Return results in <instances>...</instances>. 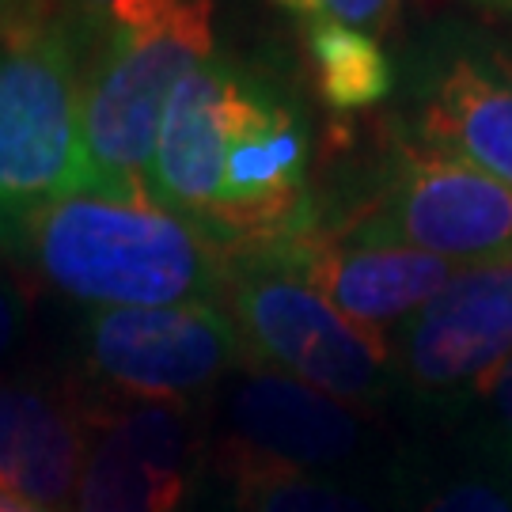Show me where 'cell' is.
I'll return each mask as SVG.
<instances>
[{
	"mask_svg": "<svg viewBox=\"0 0 512 512\" xmlns=\"http://www.w3.org/2000/svg\"><path fill=\"white\" fill-rule=\"evenodd\" d=\"M304 118L274 80L209 57L171 95L148 198L224 251L289 232L315 202Z\"/></svg>",
	"mask_w": 512,
	"mask_h": 512,
	"instance_id": "1",
	"label": "cell"
},
{
	"mask_svg": "<svg viewBox=\"0 0 512 512\" xmlns=\"http://www.w3.org/2000/svg\"><path fill=\"white\" fill-rule=\"evenodd\" d=\"M19 255L57 293L92 308H167L213 300L228 251L156 202L76 194L38 213Z\"/></svg>",
	"mask_w": 512,
	"mask_h": 512,
	"instance_id": "2",
	"label": "cell"
},
{
	"mask_svg": "<svg viewBox=\"0 0 512 512\" xmlns=\"http://www.w3.org/2000/svg\"><path fill=\"white\" fill-rule=\"evenodd\" d=\"M84 46L61 12L0 31V251L19 255L23 236L50 205L92 194L80 92Z\"/></svg>",
	"mask_w": 512,
	"mask_h": 512,
	"instance_id": "3",
	"label": "cell"
},
{
	"mask_svg": "<svg viewBox=\"0 0 512 512\" xmlns=\"http://www.w3.org/2000/svg\"><path fill=\"white\" fill-rule=\"evenodd\" d=\"M209 57H217L213 0H167L156 16L103 38L80 92L92 194L152 202L148 167L167 103Z\"/></svg>",
	"mask_w": 512,
	"mask_h": 512,
	"instance_id": "4",
	"label": "cell"
},
{
	"mask_svg": "<svg viewBox=\"0 0 512 512\" xmlns=\"http://www.w3.org/2000/svg\"><path fill=\"white\" fill-rule=\"evenodd\" d=\"M330 232L368 247H406L452 266L512 262V186L395 129L368 198L330 217Z\"/></svg>",
	"mask_w": 512,
	"mask_h": 512,
	"instance_id": "5",
	"label": "cell"
},
{
	"mask_svg": "<svg viewBox=\"0 0 512 512\" xmlns=\"http://www.w3.org/2000/svg\"><path fill=\"white\" fill-rule=\"evenodd\" d=\"M224 296L243 342L277 372L357 406L399 391L387 334L346 319L266 251H228Z\"/></svg>",
	"mask_w": 512,
	"mask_h": 512,
	"instance_id": "6",
	"label": "cell"
},
{
	"mask_svg": "<svg viewBox=\"0 0 512 512\" xmlns=\"http://www.w3.org/2000/svg\"><path fill=\"white\" fill-rule=\"evenodd\" d=\"M395 129L512 186V42L440 23L410 46Z\"/></svg>",
	"mask_w": 512,
	"mask_h": 512,
	"instance_id": "7",
	"label": "cell"
},
{
	"mask_svg": "<svg viewBox=\"0 0 512 512\" xmlns=\"http://www.w3.org/2000/svg\"><path fill=\"white\" fill-rule=\"evenodd\" d=\"M84 365L129 399L186 403L243 368V334L217 300L167 308H92L80 327Z\"/></svg>",
	"mask_w": 512,
	"mask_h": 512,
	"instance_id": "8",
	"label": "cell"
},
{
	"mask_svg": "<svg viewBox=\"0 0 512 512\" xmlns=\"http://www.w3.org/2000/svg\"><path fill=\"white\" fill-rule=\"evenodd\" d=\"M232 467H277L304 475H372L376 433L349 403L270 368L243 372L220 403Z\"/></svg>",
	"mask_w": 512,
	"mask_h": 512,
	"instance_id": "9",
	"label": "cell"
},
{
	"mask_svg": "<svg viewBox=\"0 0 512 512\" xmlns=\"http://www.w3.org/2000/svg\"><path fill=\"white\" fill-rule=\"evenodd\" d=\"M399 391L429 406H459L512 357V262L459 266L425 308L395 327Z\"/></svg>",
	"mask_w": 512,
	"mask_h": 512,
	"instance_id": "10",
	"label": "cell"
},
{
	"mask_svg": "<svg viewBox=\"0 0 512 512\" xmlns=\"http://www.w3.org/2000/svg\"><path fill=\"white\" fill-rule=\"evenodd\" d=\"M368 330H395L448 285L459 266L406 247H368L330 232L319 205L289 232L251 243Z\"/></svg>",
	"mask_w": 512,
	"mask_h": 512,
	"instance_id": "11",
	"label": "cell"
},
{
	"mask_svg": "<svg viewBox=\"0 0 512 512\" xmlns=\"http://www.w3.org/2000/svg\"><path fill=\"white\" fill-rule=\"evenodd\" d=\"M198 440L186 403L133 399L88 425L73 512H183Z\"/></svg>",
	"mask_w": 512,
	"mask_h": 512,
	"instance_id": "12",
	"label": "cell"
},
{
	"mask_svg": "<svg viewBox=\"0 0 512 512\" xmlns=\"http://www.w3.org/2000/svg\"><path fill=\"white\" fill-rule=\"evenodd\" d=\"M88 456V421L38 380L0 384V490L46 509L76 497Z\"/></svg>",
	"mask_w": 512,
	"mask_h": 512,
	"instance_id": "13",
	"label": "cell"
},
{
	"mask_svg": "<svg viewBox=\"0 0 512 512\" xmlns=\"http://www.w3.org/2000/svg\"><path fill=\"white\" fill-rule=\"evenodd\" d=\"M308 23L315 84L330 110L361 114V110L380 107L395 92V69L376 38L330 16H315Z\"/></svg>",
	"mask_w": 512,
	"mask_h": 512,
	"instance_id": "14",
	"label": "cell"
},
{
	"mask_svg": "<svg viewBox=\"0 0 512 512\" xmlns=\"http://www.w3.org/2000/svg\"><path fill=\"white\" fill-rule=\"evenodd\" d=\"M228 512H395V505L372 490V478L232 467Z\"/></svg>",
	"mask_w": 512,
	"mask_h": 512,
	"instance_id": "15",
	"label": "cell"
},
{
	"mask_svg": "<svg viewBox=\"0 0 512 512\" xmlns=\"http://www.w3.org/2000/svg\"><path fill=\"white\" fill-rule=\"evenodd\" d=\"M418 512H512V471L482 459V467L440 478Z\"/></svg>",
	"mask_w": 512,
	"mask_h": 512,
	"instance_id": "16",
	"label": "cell"
},
{
	"mask_svg": "<svg viewBox=\"0 0 512 512\" xmlns=\"http://www.w3.org/2000/svg\"><path fill=\"white\" fill-rule=\"evenodd\" d=\"M467 403H475V456L512 471V357L471 391Z\"/></svg>",
	"mask_w": 512,
	"mask_h": 512,
	"instance_id": "17",
	"label": "cell"
},
{
	"mask_svg": "<svg viewBox=\"0 0 512 512\" xmlns=\"http://www.w3.org/2000/svg\"><path fill=\"white\" fill-rule=\"evenodd\" d=\"M167 0H65L61 16L73 23L80 46H99L122 27H133L141 19L156 16Z\"/></svg>",
	"mask_w": 512,
	"mask_h": 512,
	"instance_id": "18",
	"label": "cell"
},
{
	"mask_svg": "<svg viewBox=\"0 0 512 512\" xmlns=\"http://www.w3.org/2000/svg\"><path fill=\"white\" fill-rule=\"evenodd\" d=\"M319 4H323V16L349 23L372 38L384 31L399 8V0H319Z\"/></svg>",
	"mask_w": 512,
	"mask_h": 512,
	"instance_id": "19",
	"label": "cell"
},
{
	"mask_svg": "<svg viewBox=\"0 0 512 512\" xmlns=\"http://www.w3.org/2000/svg\"><path fill=\"white\" fill-rule=\"evenodd\" d=\"M27 327V300L8 274H0V357H8Z\"/></svg>",
	"mask_w": 512,
	"mask_h": 512,
	"instance_id": "20",
	"label": "cell"
},
{
	"mask_svg": "<svg viewBox=\"0 0 512 512\" xmlns=\"http://www.w3.org/2000/svg\"><path fill=\"white\" fill-rule=\"evenodd\" d=\"M46 12H50V0H0V31L46 16Z\"/></svg>",
	"mask_w": 512,
	"mask_h": 512,
	"instance_id": "21",
	"label": "cell"
},
{
	"mask_svg": "<svg viewBox=\"0 0 512 512\" xmlns=\"http://www.w3.org/2000/svg\"><path fill=\"white\" fill-rule=\"evenodd\" d=\"M0 512H57V509H46V505H35V501H27V497L4 494V490H0Z\"/></svg>",
	"mask_w": 512,
	"mask_h": 512,
	"instance_id": "22",
	"label": "cell"
},
{
	"mask_svg": "<svg viewBox=\"0 0 512 512\" xmlns=\"http://www.w3.org/2000/svg\"><path fill=\"white\" fill-rule=\"evenodd\" d=\"M285 8H293L296 16H304V19H315V16H323V4L319 0H281Z\"/></svg>",
	"mask_w": 512,
	"mask_h": 512,
	"instance_id": "23",
	"label": "cell"
},
{
	"mask_svg": "<svg viewBox=\"0 0 512 512\" xmlns=\"http://www.w3.org/2000/svg\"><path fill=\"white\" fill-rule=\"evenodd\" d=\"M482 12H497V16H512V0H471Z\"/></svg>",
	"mask_w": 512,
	"mask_h": 512,
	"instance_id": "24",
	"label": "cell"
}]
</instances>
